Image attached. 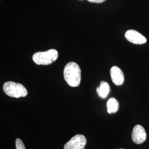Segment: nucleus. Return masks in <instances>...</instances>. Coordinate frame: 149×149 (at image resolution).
<instances>
[{
  "label": "nucleus",
  "mask_w": 149,
  "mask_h": 149,
  "mask_svg": "<svg viewBox=\"0 0 149 149\" xmlns=\"http://www.w3.org/2000/svg\"><path fill=\"white\" fill-rule=\"evenodd\" d=\"M64 77L70 86L78 87L81 80V70L79 65L74 62H70L66 64L64 68Z\"/></svg>",
  "instance_id": "obj_1"
},
{
  "label": "nucleus",
  "mask_w": 149,
  "mask_h": 149,
  "mask_svg": "<svg viewBox=\"0 0 149 149\" xmlns=\"http://www.w3.org/2000/svg\"><path fill=\"white\" fill-rule=\"evenodd\" d=\"M59 54L55 49H49L45 52H39L33 54V61L38 65H48L55 62L58 58Z\"/></svg>",
  "instance_id": "obj_2"
},
{
  "label": "nucleus",
  "mask_w": 149,
  "mask_h": 149,
  "mask_svg": "<svg viewBox=\"0 0 149 149\" xmlns=\"http://www.w3.org/2000/svg\"><path fill=\"white\" fill-rule=\"evenodd\" d=\"M3 90L7 96L17 98L24 97L28 94L27 90L24 86L13 81L5 82L3 86Z\"/></svg>",
  "instance_id": "obj_3"
},
{
  "label": "nucleus",
  "mask_w": 149,
  "mask_h": 149,
  "mask_svg": "<svg viewBox=\"0 0 149 149\" xmlns=\"http://www.w3.org/2000/svg\"><path fill=\"white\" fill-rule=\"evenodd\" d=\"M87 140L83 135L77 134L72 137L65 145L64 149H84Z\"/></svg>",
  "instance_id": "obj_4"
},
{
  "label": "nucleus",
  "mask_w": 149,
  "mask_h": 149,
  "mask_svg": "<svg viewBox=\"0 0 149 149\" xmlns=\"http://www.w3.org/2000/svg\"><path fill=\"white\" fill-rule=\"evenodd\" d=\"M125 37L130 43L135 44H143L146 43V39L139 32L135 30H128L125 33Z\"/></svg>",
  "instance_id": "obj_5"
},
{
  "label": "nucleus",
  "mask_w": 149,
  "mask_h": 149,
  "mask_svg": "<svg viewBox=\"0 0 149 149\" xmlns=\"http://www.w3.org/2000/svg\"><path fill=\"white\" fill-rule=\"evenodd\" d=\"M132 140L136 144H141L145 141L147 138L145 130L141 125H136L133 128L132 134Z\"/></svg>",
  "instance_id": "obj_6"
},
{
  "label": "nucleus",
  "mask_w": 149,
  "mask_h": 149,
  "mask_svg": "<svg viewBox=\"0 0 149 149\" xmlns=\"http://www.w3.org/2000/svg\"><path fill=\"white\" fill-rule=\"evenodd\" d=\"M113 82L117 86H120L124 82V75L121 69L117 66H113L110 71Z\"/></svg>",
  "instance_id": "obj_7"
},
{
  "label": "nucleus",
  "mask_w": 149,
  "mask_h": 149,
  "mask_svg": "<svg viewBox=\"0 0 149 149\" xmlns=\"http://www.w3.org/2000/svg\"><path fill=\"white\" fill-rule=\"evenodd\" d=\"M109 85L106 81H102L100 87L96 89L98 95L102 98H106L109 93Z\"/></svg>",
  "instance_id": "obj_8"
},
{
  "label": "nucleus",
  "mask_w": 149,
  "mask_h": 149,
  "mask_svg": "<svg viewBox=\"0 0 149 149\" xmlns=\"http://www.w3.org/2000/svg\"><path fill=\"white\" fill-rule=\"evenodd\" d=\"M119 102L116 98H109L107 103V112L109 114L116 113L119 109Z\"/></svg>",
  "instance_id": "obj_9"
},
{
  "label": "nucleus",
  "mask_w": 149,
  "mask_h": 149,
  "mask_svg": "<svg viewBox=\"0 0 149 149\" xmlns=\"http://www.w3.org/2000/svg\"><path fill=\"white\" fill-rule=\"evenodd\" d=\"M16 149H26L25 146L21 139H17L16 141Z\"/></svg>",
  "instance_id": "obj_10"
},
{
  "label": "nucleus",
  "mask_w": 149,
  "mask_h": 149,
  "mask_svg": "<svg viewBox=\"0 0 149 149\" xmlns=\"http://www.w3.org/2000/svg\"><path fill=\"white\" fill-rule=\"evenodd\" d=\"M80 1H83V0H80ZM88 1L92 2V3H103L104 1H106V0H87Z\"/></svg>",
  "instance_id": "obj_11"
},
{
  "label": "nucleus",
  "mask_w": 149,
  "mask_h": 149,
  "mask_svg": "<svg viewBox=\"0 0 149 149\" xmlns=\"http://www.w3.org/2000/svg\"></svg>",
  "instance_id": "obj_12"
}]
</instances>
